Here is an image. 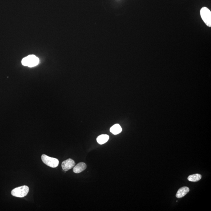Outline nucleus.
<instances>
[{
  "label": "nucleus",
  "instance_id": "2",
  "mask_svg": "<svg viewBox=\"0 0 211 211\" xmlns=\"http://www.w3.org/2000/svg\"><path fill=\"white\" fill-rule=\"evenodd\" d=\"M29 188L26 185H24L14 189L11 191V195L18 198H23L27 195Z\"/></svg>",
  "mask_w": 211,
  "mask_h": 211
},
{
  "label": "nucleus",
  "instance_id": "8",
  "mask_svg": "<svg viewBox=\"0 0 211 211\" xmlns=\"http://www.w3.org/2000/svg\"><path fill=\"white\" fill-rule=\"evenodd\" d=\"M110 131L113 135H116L119 134L122 131V128L119 124H116L110 129Z\"/></svg>",
  "mask_w": 211,
  "mask_h": 211
},
{
  "label": "nucleus",
  "instance_id": "1",
  "mask_svg": "<svg viewBox=\"0 0 211 211\" xmlns=\"http://www.w3.org/2000/svg\"><path fill=\"white\" fill-rule=\"evenodd\" d=\"M39 63V59L34 55H31L24 57L22 61V63L24 66L32 67L37 66Z\"/></svg>",
  "mask_w": 211,
  "mask_h": 211
},
{
  "label": "nucleus",
  "instance_id": "7",
  "mask_svg": "<svg viewBox=\"0 0 211 211\" xmlns=\"http://www.w3.org/2000/svg\"><path fill=\"white\" fill-rule=\"evenodd\" d=\"M190 191L189 189L186 186L181 187L179 189L176 194V197L178 198H181L185 196Z\"/></svg>",
  "mask_w": 211,
  "mask_h": 211
},
{
  "label": "nucleus",
  "instance_id": "10",
  "mask_svg": "<svg viewBox=\"0 0 211 211\" xmlns=\"http://www.w3.org/2000/svg\"><path fill=\"white\" fill-rule=\"evenodd\" d=\"M201 175L200 174H194L189 176L188 177V180L192 182H196V181L200 180L201 179Z\"/></svg>",
  "mask_w": 211,
  "mask_h": 211
},
{
  "label": "nucleus",
  "instance_id": "3",
  "mask_svg": "<svg viewBox=\"0 0 211 211\" xmlns=\"http://www.w3.org/2000/svg\"><path fill=\"white\" fill-rule=\"evenodd\" d=\"M201 18L205 24L210 27L211 26V12L207 7H202L200 10Z\"/></svg>",
  "mask_w": 211,
  "mask_h": 211
},
{
  "label": "nucleus",
  "instance_id": "9",
  "mask_svg": "<svg viewBox=\"0 0 211 211\" xmlns=\"http://www.w3.org/2000/svg\"><path fill=\"white\" fill-rule=\"evenodd\" d=\"M109 139V136L107 135H101L97 138V141L98 144L102 145L108 142Z\"/></svg>",
  "mask_w": 211,
  "mask_h": 211
},
{
  "label": "nucleus",
  "instance_id": "5",
  "mask_svg": "<svg viewBox=\"0 0 211 211\" xmlns=\"http://www.w3.org/2000/svg\"><path fill=\"white\" fill-rule=\"evenodd\" d=\"M75 166V161L70 158L63 161L61 164L62 169L65 171H67L70 169L73 168Z\"/></svg>",
  "mask_w": 211,
  "mask_h": 211
},
{
  "label": "nucleus",
  "instance_id": "6",
  "mask_svg": "<svg viewBox=\"0 0 211 211\" xmlns=\"http://www.w3.org/2000/svg\"><path fill=\"white\" fill-rule=\"evenodd\" d=\"M86 168V165L84 162H80L74 167L73 171L75 173H81Z\"/></svg>",
  "mask_w": 211,
  "mask_h": 211
},
{
  "label": "nucleus",
  "instance_id": "4",
  "mask_svg": "<svg viewBox=\"0 0 211 211\" xmlns=\"http://www.w3.org/2000/svg\"><path fill=\"white\" fill-rule=\"evenodd\" d=\"M42 162L47 166L52 168H56L58 166L59 160L55 158L48 157L45 154H43L41 157Z\"/></svg>",
  "mask_w": 211,
  "mask_h": 211
}]
</instances>
